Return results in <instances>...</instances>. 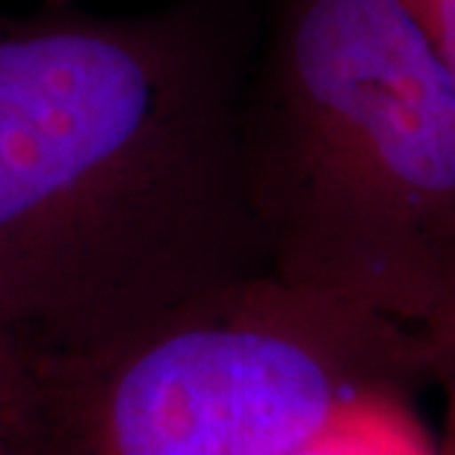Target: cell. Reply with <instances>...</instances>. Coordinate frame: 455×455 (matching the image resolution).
<instances>
[{"instance_id": "1", "label": "cell", "mask_w": 455, "mask_h": 455, "mask_svg": "<svg viewBox=\"0 0 455 455\" xmlns=\"http://www.w3.org/2000/svg\"><path fill=\"white\" fill-rule=\"evenodd\" d=\"M258 4L0 21V346L27 381L236 290L263 245L243 110Z\"/></svg>"}, {"instance_id": "2", "label": "cell", "mask_w": 455, "mask_h": 455, "mask_svg": "<svg viewBox=\"0 0 455 455\" xmlns=\"http://www.w3.org/2000/svg\"><path fill=\"white\" fill-rule=\"evenodd\" d=\"M243 145L263 245L299 290L455 225V77L411 0H260Z\"/></svg>"}, {"instance_id": "3", "label": "cell", "mask_w": 455, "mask_h": 455, "mask_svg": "<svg viewBox=\"0 0 455 455\" xmlns=\"http://www.w3.org/2000/svg\"><path fill=\"white\" fill-rule=\"evenodd\" d=\"M222 302L30 381L39 452L302 455L320 443L338 408L329 363L290 331L222 320Z\"/></svg>"}, {"instance_id": "4", "label": "cell", "mask_w": 455, "mask_h": 455, "mask_svg": "<svg viewBox=\"0 0 455 455\" xmlns=\"http://www.w3.org/2000/svg\"><path fill=\"white\" fill-rule=\"evenodd\" d=\"M0 455H36L27 403L15 408H0Z\"/></svg>"}, {"instance_id": "5", "label": "cell", "mask_w": 455, "mask_h": 455, "mask_svg": "<svg viewBox=\"0 0 455 455\" xmlns=\"http://www.w3.org/2000/svg\"><path fill=\"white\" fill-rule=\"evenodd\" d=\"M30 399V381L0 346V408H15Z\"/></svg>"}, {"instance_id": "6", "label": "cell", "mask_w": 455, "mask_h": 455, "mask_svg": "<svg viewBox=\"0 0 455 455\" xmlns=\"http://www.w3.org/2000/svg\"><path fill=\"white\" fill-rule=\"evenodd\" d=\"M302 455H323V452H320V450H316V443H314V447H311V450H305Z\"/></svg>"}, {"instance_id": "7", "label": "cell", "mask_w": 455, "mask_h": 455, "mask_svg": "<svg viewBox=\"0 0 455 455\" xmlns=\"http://www.w3.org/2000/svg\"><path fill=\"white\" fill-rule=\"evenodd\" d=\"M51 4H53V6H62V0H51Z\"/></svg>"}, {"instance_id": "8", "label": "cell", "mask_w": 455, "mask_h": 455, "mask_svg": "<svg viewBox=\"0 0 455 455\" xmlns=\"http://www.w3.org/2000/svg\"><path fill=\"white\" fill-rule=\"evenodd\" d=\"M33 447H36V441H33ZM36 455H39V447H36Z\"/></svg>"}]
</instances>
